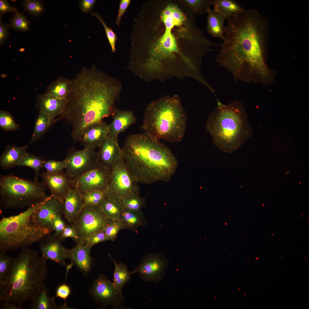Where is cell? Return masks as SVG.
I'll use <instances>...</instances> for the list:
<instances>
[{"mask_svg": "<svg viewBox=\"0 0 309 309\" xmlns=\"http://www.w3.org/2000/svg\"><path fill=\"white\" fill-rule=\"evenodd\" d=\"M167 260L160 253H151L144 257L139 265L130 272L138 274L143 280L158 283L165 274Z\"/></svg>", "mask_w": 309, "mask_h": 309, "instance_id": "14", "label": "cell"}, {"mask_svg": "<svg viewBox=\"0 0 309 309\" xmlns=\"http://www.w3.org/2000/svg\"><path fill=\"white\" fill-rule=\"evenodd\" d=\"M66 167V161L65 159L61 161H57L53 159L44 162L43 167L46 171L49 173H56L64 171Z\"/></svg>", "mask_w": 309, "mask_h": 309, "instance_id": "43", "label": "cell"}, {"mask_svg": "<svg viewBox=\"0 0 309 309\" xmlns=\"http://www.w3.org/2000/svg\"><path fill=\"white\" fill-rule=\"evenodd\" d=\"M40 176L49 190L50 195L62 202L70 189L76 187L75 180L70 178L64 171L54 173L46 171Z\"/></svg>", "mask_w": 309, "mask_h": 309, "instance_id": "16", "label": "cell"}, {"mask_svg": "<svg viewBox=\"0 0 309 309\" xmlns=\"http://www.w3.org/2000/svg\"><path fill=\"white\" fill-rule=\"evenodd\" d=\"M122 229L135 231L146 225V221L141 210L134 211L122 208L120 221Z\"/></svg>", "mask_w": 309, "mask_h": 309, "instance_id": "26", "label": "cell"}, {"mask_svg": "<svg viewBox=\"0 0 309 309\" xmlns=\"http://www.w3.org/2000/svg\"><path fill=\"white\" fill-rule=\"evenodd\" d=\"M8 26L2 23H0V43L2 45L5 41L8 36Z\"/></svg>", "mask_w": 309, "mask_h": 309, "instance_id": "52", "label": "cell"}, {"mask_svg": "<svg viewBox=\"0 0 309 309\" xmlns=\"http://www.w3.org/2000/svg\"><path fill=\"white\" fill-rule=\"evenodd\" d=\"M122 229L119 221H113L104 230L107 241H114L116 238L119 231Z\"/></svg>", "mask_w": 309, "mask_h": 309, "instance_id": "44", "label": "cell"}, {"mask_svg": "<svg viewBox=\"0 0 309 309\" xmlns=\"http://www.w3.org/2000/svg\"><path fill=\"white\" fill-rule=\"evenodd\" d=\"M64 202L51 195L43 202L32 215L35 222L51 233L54 231L53 223L57 217L63 216Z\"/></svg>", "mask_w": 309, "mask_h": 309, "instance_id": "15", "label": "cell"}, {"mask_svg": "<svg viewBox=\"0 0 309 309\" xmlns=\"http://www.w3.org/2000/svg\"><path fill=\"white\" fill-rule=\"evenodd\" d=\"M27 144L18 147L14 145L6 146L0 158V166L3 170L12 168L19 165L27 153Z\"/></svg>", "mask_w": 309, "mask_h": 309, "instance_id": "25", "label": "cell"}, {"mask_svg": "<svg viewBox=\"0 0 309 309\" xmlns=\"http://www.w3.org/2000/svg\"><path fill=\"white\" fill-rule=\"evenodd\" d=\"M22 5L29 13L33 15H39L44 10L43 5L39 1H24L22 3Z\"/></svg>", "mask_w": 309, "mask_h": 309, "instance_id": "42", "label": "cell"}, {"mask_svg": "<svg viewBox=\"0 0 309 309\" xmlns=\"http://www.w3.org/2000/svg\"><path fill=\"white\" fill-rule=\"evenodd\" d=\"M120 203L122 208L134 211L141 210L145 206V199L137 193L125 197L121 201Z\"/></svg>", "mask_w": 309, "mask_h": 309, "instance_id": "34", "label": "cell"}, {"mask_svg": "<svg viewBox=\"0 0 309 309\" xmlns=\"http://www.w3.org/2000/svg\"><path fill=\"white\" fill-rule=\"evenodd\" d=\"M72 289L70 286L66 283L61 284L57 287L56 290V295L53 297L54 299L59 297L64 300L65 304L66 305V299L70 296Z\"/></svg>", "mask_w": 309, "mask_h": 309, "instance_id": "46", "label": "cell"}, {"mask_svg": "<svg viewBox=\"0 0 309 309\" xmlns=\"http://www.w3.org/2000/svg\"><path fill=\"white\" fill-rule=\"evenodd\" d=\"M130 0H121L120 2L118 13L116 19V24L119 26L122 17L130 5Z\"/></svg>", "mask_w": 309, "mask_h": 309, "instance_id": "50", "label": "cell"}, {"mask_svg": "<svg viewBox=\"0 0 309 309\" xmlns=\"http://www.w3.org/2000/svg\"><path fill=\"white\" fill-rule=\"evenodd\" d=\"M185 2L191 5V8L194 12L200 15L207 13L211 9L210 0H187Z\"/></svg>", "mask_w": 309, "mask_h": 309, "instance_id": "40", "label": "cell"}, {"mask_svg": "<svg viewBox=\"0 0 309 309\" xmlns=\"http://www.w3.org/2000/svg\"><path fill=\"white\" fill-rule=\"evenodd\" d=\"M2 304V306L1 309H21L22 307L15 304L11 303H5Z\"/></svg>", "mask_w": 309, "mask_h": 309, "instance_id": "53", "label": "cell"}, {"mask_svg": "<svg viewBox=\"0 0 309 309\" xmlns=\"http://www.w3.org/2000/svg\"><path fill=\"white\" fill-rule=\"evenodd\" d=\"M17 9L11 6L8 3L7 0H1L0 1V15L4 13L13 12H17Z\"/></svg>", "mask_w": 309, "mask_h": 309, "instance_id": "51", "label": "cell"}, {"mask_svg": "<svg viewBox=\"0 0 309 309\" xmlns=\"http://www.w3.org/2000/svg\"><path fill=\"white\" fill-rule=\"evenodd\" d=\"M106 241H108L103 230L92 235L86 241L89 246L92 247L96 244Z\"/></svg>", "mask_w": 309, "mask_h": 309, "instance_id": "47", "label": "cell"}, {"mask_svg": "<svg viewBox=\"0 0 309 309\" xmlns=\"http://www.w3.org/2000/svg\"><path fill=\"white\" fill-rule=\"evenodd\" d=\"M117 138L107 137L97 151L98 163L100 167L111 171L122 156Z\"/></svg>", "mask_w": 309, "mask_h": 309, "instance_id": "18", "label": "cell"}, {"mask_svg": "<svg viewBox=\"0 0 309 309\" xmlns=\"http://www.w3.org/2000/svg\"><path fill=\"white\" fill-rule=\"evenodd\" d=\"M46 261L36 251L28 247L22 248L0 282V302L22 307L31 300L44 284L47 274Z\"/></svg>", "mask_w": 309, "mask_h": 309, "instance_id": "5", "label": "cell"}, {"mask_svg": "<svg viewBox=\"0 0 309 309\" xmlns=\"http://www.w3.org/2000/svg\"><path fill=\"white\" fill-rule=\"evenodd\" d=\"M44 161L41 157L27 152L19 166L27 167L34 169L35 173V179H38L40 169L43 167Z\"/></svg>", "mask_w": 309, "mask_h": 309, "instance_id": "35", "label": "cell"}, {"mask_svg": "<svg viewBox=\"0 0 309 309\" xmlns=\"http://www.w3.org/2000/svg\"><path fill=\"white\" fill-rule=\"evenodd\" d=\"M0 126L2 129L7 132L15 131L19 128V125L16 123L12 116L4 110L0 111Z\"/></svg>", "mask_w": 309, "mask_h": 309, "instance_id": "37", "label": "cell"}, {"mask_svg": "<svg viewBox=\"0 0 309 309\" xmlns=\"http://www.w3.org/2000/svg\"><path fill=\"white\" fill-rule=\"evenodd\" d=\"M129 170L122 156L111 171L106 189V198L120 203L124 197L133 193L139 194L140 188Z\"/></svg>", "mask_w": 309, "mask_h": 309, "instance_id": "10", "label": "cell"}, {"mask_svg": "<svg viewBox=\"0 0 309 309\" xmlns=\"http://www.w3.org/2000/svg\"><path fill=\"white\" fill-rule=\"evenodd\" d=\"M225 39L215 60L232 74L235 82L266 75L264 60V23L251 9L227 18Z\"/></svg>", "mask_w": 309, "mask_h": 309, "instance_id": "3", "label": "cell"}, {"mask_svg": "<svg viewBox=\"0 0 309 309\" xmlns=\"http://www.w3.org/2000/svg\"><path fill=\"white\" fill-rule=\"evenodd\" d=\"M44 201L18 215L3 216L0 221V252L28 247L51 234L38 225L32 217Z\"/></svg>", "mask_w": 309, "mask_h": 309, "instance_id": "8", "label": "cell"}, {"mask_svg": "<svg viewBox=\"0 0 309 309\" xmlns=\"http://www.w3.org/2000/svg\"><path fill=\"white\" fill-rule=\"evenodd\" d=\"M84 207L80 192L76 187L70 189L64 202L63 216L69 224L75 223Z\"/></svg>", "mask_w": 309, "mask_h": 309, "instance_id": "23", "label": "cell"}, {"mask_svg": "<svg viewBox=\"0 0 309 309\" xmlns=\"http://www.w3.org/2000/svg\"><path fill=\"white\" fill-rule=\"evenodd\" d=\"M66 103V98H58L45 92L37 96L36 106L47 115L52 124L56 117L60 116Z\"/></svg>", "mask_w": 309, "mask_h": 309, "instance_id": "22", "label": "cell"}, {"mask_svg": "<svg viewBox=\"0 0 309 309\" xmlns=\"http://www.w3.org/2000/svg\"><path fill=\"white\" fill-rule=\"evenodd\" d=\"M89 293L94 301L101 309L111 306L114 309H128L124 304V297L122 289L109 280L106 275L100 274L94 279Z\"/></svg>", "mask_w": 309, "mask_h": 309, "instance_id": "11", "label": "cell"}, {"mask_svg": "<svg viewBox=\"0 0 309 309\" xmlns=\"http://www.w3.org/2000/svg\"><path fill=\"white\" fill-rule=\"evenodd\" d=\"M62 217L61 216L57 217L53 221V226L55 232L54 235L56 236L59 237L61 234L67 224Z\"/></svg>", "mask_w": 309, "mask_h": 309, "instance_id": "48", "label": "cell"}, {"mask_svg": "<svg viewBox=\"0 0 309 309\" xmlns=\"http://www.w3.org/2000/svg\"><path fill=\"white\" fill-rule=\"evenodd\" d=\"M148 8L132 43L136 58L154 70L171 69L190 62L201 41L195 15L189 7L175 1H162Z\"/></svg>", "mask_w": 309, "mask_h": 309, "instance_id": "1", "label": "cell"}, {"mask_svg": "<svg viewBox=\"0 0 309 309\" xmlns=\"http://www.w3.org/2000/svg\"><path fill=\"white\" fill-rule=\"evenodd\" d=\"M122 150L127 167L138 183L168 181L178 166L177 159L170 149L144 132L128 136Z\"/></svg>", "mask_w": 309, "mask_h": 309, "instance_id": "4", "label": "cell"}, {"mask_svg": "<svg viewBox=\"0 0 309 309\" xmlns=\"http://www.w3.org/2000/svg\"><path fill=\"white\" fill-rule=\"evenodd\" d=\"M52 124L47 115L43 112L39 111L29 144L37 141L47 131Z\"/></svg>", "mask_w": 309, "mask_h": 309, "instance_id": "32", "label": "cell"}, {"mask_svg": "<svg viewBox=\"0 0 309 309\" xmlns=\"http://www.w3.org/2000/svg\"><path fill=\"white\" fill-rule=\"evenodd\" d=\"M113 221L102 211L99 206H84L78 219L73 224L79 237L77 243L86 241L92 235L104 230Z\"/></svg>", "mask_w": 309, "mask_h": 309, "instance_id": "12", "label": "cell"}, {"mask_svg": "<svg viewBox=\"0 0 309 309\" xmlns=\"http://www.w3.org/2000/svg\"><path fill=\"white\" fill-rule=\"evenodd\" d=\"M102 211L109 218L114 221H119L122 209L120 202L106 198L99 205Z\"/></svg>", "mask_w": 309, "mask_h": 309, "instance_id": "33", "label": "cell"}, {"mask_svg": "<svg viewBox=\"0 0 309 309\" xmlns=\"http://www.w3.org/2000/svg\"><path fill=\"white\" fill-rule=\"evenodd\" d=\"M206 30L212 36L223 41L225 39V26L224 25L225 17L221 13L211 9L208 12Z\"/></svg>", "mask_w": 309, "mask_h": 309, "instance_id": "27", "label": "cell"}, {"mask_svg": "<svg viewBox=\"0 0 309 309\" xmlns=\"http://www.w3.org/2000/svg\"><path fill=\"white\" fill-rule=\"evenodd\" d=\"M187 120L179 96L167 95L147 105L141 128L159 139L179 142L185 135Z\"/></svg>", "mask_w": 309, "mask_h": 309, "instance_id": "6", "label": "cell"}, {"mask_svg": "<svg viewBox=\"0 0 309 309\" xmlns=\"http://www.w3.org/2000/svg\"><path fill=\"white\" fill-rule=\"evenodd\" d=\"M109 125L102 121L90 125L83 132L80 140L84 148L95 149L107 137Z\"/></svg>", "mask_w": 309, "mask_h": 309, "instance_id": "21", "label": "cell"}, {"mask_svg": "<svg viewBox=\"0 0 309 309\" xmlns=\"http://www.w3.org/2000/svg\"><path fill=\"white\" fill-rule=\"evenodd\" d=\"M55 299L49 294L48 288L45 284L37 294L31 300V309H59Z\"/></svg>", "mask_w": 309, "mask_h": 309, "instance_id": "28", "label": "cell"}, {"mask_svg": "<svg viewBox=\"0 0 309 309\" xmlns=\"http://www.w3.org/2000/svg\"><path fill=\"white\" fill-rule=\"evenodd\" d=\"M110 173L111 171L98 167L75 180L76 187L82 194L96 190L105 191Z\"/></svg>", "mask_w": 309, "mask_h": 309, "instance_id": "17", "label": "cell"}, {"mask_svg": "<svg viewBox=\"0 0 309 309\" xmlns=\"http://www.w3.org/2000/svg\"><path fill=\"white\" fill-rule=\"evenodd\" d=\"M216 99L217 106L209 115L206 129L219 148L233 153L241 147L249 133L244 108L239 101L225 105Z\"/></svg>", "mask_w": 309, "mask_h": 309, "instance_id": "7", "label": "cell"}, {"mask_svg": "<svg viewBox=\"0 0 309 309\" xmlns=\"http://www.w3.org/2000/svg\"><path fill=\"white\" fill-rule=\"evenodd\" d=\"M62 241L54 235L47 236L39 245L41 257L47 260H51L61 266H66L65 261L68 259V249L63 246Z\"/></svg>", "mask_w": 309, "mask_h": 309, "instance_id": "19", "label": "cell"}, {"mask_svg": "<svg viewBox=\"0 0 309 309\" xmlns=\"http://www.w3.org/2000/svg\"><path fill=\"white\" fill-rule=\"evenodd\" d=\"M70 249H68V259L72 265H74L85 277L91 271L93 261L91 256L92 247L86 241H80Z\"/></svg>", "mask_w": 309, "mask_h": 309, "instance_id": "20", "label": "cell"}, {"mask_svg": "<svg viewBox=\"0 0 309 309\" xmlns=\"http://www.w3.org/2000/svg\"><path fill=\"white\" fill-rule=\"evenodd\" d=\"M84 206H99L106 198L105 191L96 190L82 194Z\"/></svg>", "mask_w": 309, "mask_h": 309, "instance_id": "36", "label": "cell"}, {"mask_svg": "<svg viewBox=\"0 0 309 309\" xmlns=\"http://www.w3.org/2000/svg\"><path fill=\"white\" fill-rule=\"evenodd\" d=\"M58 237L62 241L68 238H72L76 243L79 240L76 230L73 224H66L62 233Z\"/></svg>", "mask_w": 309, "mask_h": 309, "instance_id": "45", "label": "cell"}, {"mask_svg": "<svg viewBox=\"0 0 309 309\" xmlns=\"http://www.w3.org/2000/svg\"><path fill=\"white\" fill-rule=\"evenodd\" d=\"M65 159L66 163L65 172L70 178L74 180L99 167L97 151L95 149L84 148L78 150L73 146L68 150Z\"/></svg>", "mask_w": 309, "mask_h": 309, "instance_id": "13", "label": "cell"}, {"mask_svg": "<svg viewBox=\"0 0 309 309\" xmlns=\"http://www.w3.org/2000/svg\"><path fill=\"white\" fill-rule=\"evenodd\" d=\"M14 259L6 253L0 252V282L5 278L9 271Z\"/></svg>", "mask_w": 309, "mask_h": 309, "instance_id": "39", "label": "cell"}, {"mask_svg": "<svg viewBox=\"0 0 309 309\" xmlns=\"http://www.w3.org/2000/svg\"><path fill=\"white\" fill-rule=\"evenodd\" d=\"M214 9L222 13L226 19L242 12L244 9L234 0H210Z\"/></svg>", "mask_w": 309, "mask_h": 309, "instance_id": "30", "label": "cell"}, {"mask_svg": "<svg viewBox=\"0 0 309 309\" xmlns=\"http://www.w3.org/2000/svg\"><path fill=\"white\" fill-rule=\"evenodd\" d=\"M108 255L114 265L113 282L118 287L122 289L130 281L131 275L126 264L122 262L118 263L110 255L108 254Z\"/></svg>", "mask_w": 309, "mask_h": 309, "instance_id": "31", "label": "cell"}, {"mask_svg": "<svg viewBox=\"0 0 309 309\" xmlns=\"http://www.w3.org/2000/svg\"><path fill=\"white\" fill-rule=\"evenodd\" d=\"M46 188L43 183L39 182L38 179L31 181L11 174L1 175V209L29 208L42 202L49 196Z\"/></svg>", "mask_w": 309, "mask_h": 309, "instance_id": "9", "label": "cell"}, {"mask_svg": "<svg viewBox=\"0 0 309 309\" xmlns=\"http://www.w3.org/2000/svg\"><path fill=\"white\" fill-rule=\"evenodd\" d=\"M97 0H82L80 1L79 7L81 10L85 13L91 12Z\"/></svg>", "mask_w": 309, "mask_h": 309, "instance_id": "49", "label": "cell"}, {"mask_svg": "<svg viewBox=\"0 0 309 309\" xmlns=\"http://www.w3.org/2000/svg\"><path fill=\"white\" fill-rule=\"evenodd\" d=\"M72 81L71 91L59 119L66 118L70 123L71 137L76 142L87 127L112 116L122 86L95 65L89 68L82 67Z\"/></svg>", "mask_w": 309, "mask_h": 309, "instance_id": "2", "label": "cell"}, {"mask_svg": "<svg viewBox=\"0 0 309 309\" xmlns=\"http://www.w3.org/2000/svg\"><path fill=\"white\" fill-rule=\"evenodd\" d=\"M91 15L95 17L103 25L109 44L111 47L112 51L113 52H114L116 50L115 47L117 39L116 34L114 33L112 28L108 27L103 18L97 13H92Z\"/></svg>", "mask_w": 309, "mask_h": 309, "instance_id": "41", "label": "cell"}, {"mask_svg": "<svg viewBox=\"0 0 309 309\" xmlns=\"http://www.w3.org/2000/svg\"><path fill=\"white\" fill-rule=\"evenodd\" d=\"M113 120L109 124L108 137L117 138L120 133L125 131L135 123L137 118L133 112L129 110H120L116 108L112 116Z\"/></svg>", "mask_w": 309, "mask_h": 309, "instance_id": "24", "label": "cell"}, {"mask_svg": "<svg viewBox=\"0 0 309 309\" xmlns=\"http://www.w3.org/2000/svg\"><path fill=\"white\" fill-rule=\"evenodd\" d=\"M72 85V80L60 77L48 86L45 93L58 98H67L71 91Z\"/></svg>", "mask_w": 309, "mask_h": 309, "instance_id": "29", "label": "cell"}, {"mask_svg": "<svg viewBox=\"0 0 309 309\" xmlns=\"http://www.w3.org/2000/svg\"><path fill=\"white\" fill-rule=\"evenodd\" d=\"M11 21L10 26L13 29L21 31H26L29 29V21L23 13L17 11Z\"/></svg>", "mask_w": 309, "mask_h": 309, "instance_id": "38", "label": "cell"}]
</instances>
